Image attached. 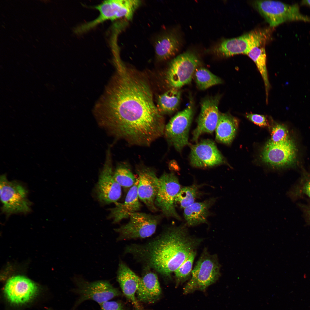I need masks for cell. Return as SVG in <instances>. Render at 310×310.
Wrapping results in <instances>:
<instances>
[{
  "instance_id": "6da1fadb",
  "label": "cell",
  "mask_w": 310,
  "mask_h": 310,
  "mask_svg": "<svg viewBox=\"0 0 310 310\" xmlns=\"http://www.w3.org/2000/svg\"><path fill=\"white\" fill-rule=\"evenodd\" d=\"M117 69L94 106L95 117L115 138L130 145L149 146L164 135L162 115L154 104L145 77L122 64Z\"/></svg>"
},
{
  "instance_id": "7a4b0ae2",
  "label": "cell",
  "mask_w": 310,
  "mask_h": 310,
  "mask_svg": "<svg viewBox=\"0 0 310 310\" xmlns=\"http://www.w3.org/2000/svg\"><path fill=\"white\" fill-rule=\"evenodd\" d=\"M187 225L166 228L156 238L147 243L133 244L126 253L167 279L195 251L201 240L188 234Z\"/></svg>"
},
{
  "instance_id": "3957f363",
  "label": "cell",
  "mask_w": 310,
  "mask_h": 310,
  "mask_svg": "<svg viewBox=\"0 0 310 310\" xmlns=\"http://www.w3.org/2000/svg\"><path fill=\"white\" fill-rule=\"evenodd\" d=\"M220 265L216 255L205 249L192 270L190 280L183 288L184 294L204 291L215 282L220 275Z\"/></svg>"
},
{
  "instance_id": "277c9868",
  "label": "cell",
  "mask_w": 310,
  "mask_h": 310,
  "mask_svg": "<svg viewBox=\"0 0 310 310\" xmlns=\"http://www.w3.org/2000/svg\"><path fill=\"white\" fill-rule=\"evenodd\" d=\"M254 3L271 27H276L288 21L310 22V18L302 14L296 4L289 5L271 0L256 1Z\"/></svg>"
},
{
  "instance_id": "5b68a950",
  "label": "cell",
  "mask_w": 310,
  "mask_h": 310,
  "mask_svg": "<svg viewBox=\"0 0 310 310\" xmlns=\"http://www.w3.org/2000/svg\"><path fill=\"white\" fill-rule=\"evenodd\" d=\"M199 61L193 53L187 52L173 59L166 71L164 79L170 88L179 89L190 82Z\"/></svg>"
},
{
  "instance_id": "8992f818",
  "label": "cell",
  "mask_w": 310,
  "mask_h": 310,
  "mask_svg": "<svg viewBox=\"0 0 310 310\" xmlns=\"http://www.w3.org/2000/svg\"><path fill=\"white\" fill-rule=\"evenodd\" d=\"M0 199L2 211L10 215L27 213L30 211L31 203L27 198V191L18 182L9 181L5 175L0 178Z\"/></svg>"
},
{
  "instance_id": "52a82bcc",
  "label": "cell",
  "mask_w": 310,
  "mask_h": 310,
  "mask_svg": "<svg viewBox=\"0 0 310 310\" xmlns=\"http://www.w3.org/2000/svg\"><path fill=\"white\" fill-rule=\"evenodd\" d=\"M162 216L139 212L132 214L127 224L115 229L119 235L117 240L143 239L152 236Z\"/></svg>"
},
{
  "instance_id": "ba28073f",
  "label": "cell",
  "mask_w": 310,
  "mask_h": 310,
  "mask_svg": "<svg viewBox=\"0 0 310 310\" xmlns=\"http://www.w3.org/2000/svg\"><path fill=\"white\" fill-rule=\"evenodd\" d=\"M181 188L178 179L173 173L164 172L159 178L155 205L160 210L162 216L181 220L175 204V197Z\"/></svg>"
},
{
  "instance_id": "9c48e42d",
  "label": "cell",
  "mask_w": 310,
  "mask_h": 310,
  "mask_svg": "<svg viewBox=\"0 0 310 310\" xmlns=\"http://www.w3.org/2000/svg\"><path fill=\"white\" fill-rule=\"evenodd\" d=\"M140 3V1L137 0L104 1L94 7L99 11V16L94 20L85 23L84 28L88 31L105 21L123 17L131 20Z\"/></svg>"
},
{
  "instance_id": "30bf717a",
  "label": "cell",
  "mask_w": 310,
  "mask_h": 310,
  "mask_svg": "<svg viewBox=\"0 0 310 310\" xmlns=\"http://www.w3.org/2000/svg\"><path fill=\"white\" fill-rule=\"evenodd\" d=\"M193 113L190 104L177 113L165 126L164 135L168 143L178 151L189 144V133Z\"/></svg>"
},
{
  "instance_id": "8fae6325",
  "label": "cell",
  "mask_w": 310,
  "mask_h": 310,
  "mask_svg": "<svg viewBox=\"0 0 310 310\" xmlns=\"http://www.w3.org/2000/svg\"><path fill=\"white\" fill-rule=\"evenodd\" d=\"M268 34L264 30H253L236 38L223 40L213 51L225 57L239 54L247 55L254 47L264 44Z\"/></svg>"
},
{
  "instance_id": "7c38bea8",
  "label": "cell",
  "mask_w": 310,
  "mask_h": 310,
  "mask_svg": "<svg viewBox=\"0 0 310 310\" xmlns=\"http://www.w3.org/2000/svg\"><path fill=\"white\" fill-rule=\"evenodd\" d=\"M74 279L77 287L76 291L79 295L75 307L88 300H93L100 305L121 294L119 290L107 280L90 282L77 276Z\"/></svg>"
},
{
  "instance_id": "4fadbf2b",
  "label": "cell",
  "mask_w": 310,
  "mask_h": 310,
  "mask_svg": "<svg viewBox=\"0 0 310 310\" xmlns=\"http://www.w3.org/2000/svg\"><path fill=\"white\" fill-rule=\"evenodd\" d=\"M111 158V152L108 149L95 188L99 201L106 204L117 202L121 195V186L114 177Z\"/></svg>"
},
{
  "instance_id": "5bb4252c",
  "label": "cell",
  "mask_w": 310,
  "mask_h": 310,
  "mask_svg": "<svg viewBox=\"0 0 310 310\" xmlns=\"http://www.w3.org/2000/svg\"><path fill=\"white\" fill-rule=\"evenodd\" d=\"M296 155L295 145L289 138L279 143H274L269 140L263 148L261 156L266 164L273 167L281 168L293 163Z\"/></svg>"
},
{
  "instance_id": "9a60e30c",
  "label": "cell",
  "mask_w": 310,
  "mask_h": 310,
  "mask_svg": "<svg viewBox=\"0 0 310 310\" xmlns=\"http://www.w3.org/2000/svg\"><path fill=\"white\" fill-rule=\"evenodd\" d=\"M190 162L197 168L210 167L225 163L223 156L212 140H202L191 146Z\"/></svg>"
},
{
  "instance_id": "2e32d148",
  "label": "cell",
  "mask_w": 310,
  "mask_h": 310,
  "mask_svg": "<svg viewBox=\"0 0 310 310\" xmlns=\"http://www.w3.org/2000/svg\"><path fill=\"white\" fill-rule=\"evenodd\" d=\"M220 97H208L204 99L197 120V125L193 132L192 140L196 141L199 136L205 133H212L215 130L220 115L218 106Z\"/></svg>"
},
{
  "instance_id": "e0dca14e",
  "label": "cell",
  "mask_w": 310,
  "mask_h": 310,
  "mask_svg": "<svg viewBox=\"0 0 310 310\" xmlns=\"http://www.w3.org/2000/svg\"><path fill=\"white\" fill-rule=\"evenodd\" d=\"M38 290L36 284L23 276H16L9 278L5 286L4 292L7 298L11 303L23 304L31 300Z\"/></svg>"
},
{
  "instance_id": "ac0fdd59",
  "label": "cell",
  "mask_w": 310,
  "mask_h": 310,
  "mask_svg": "<svg viewBox=\"0 0 310 310\" xmlns=\"http://www.w3.org/2000/svg\"><path fill=\"white\" fill-rule=\"evenodd\" d=\"M136 172L139 181L137 192L139 198L150 210L156 212L158 209L155 205V200L159 178L153 169L144 166L138 167Z\"/></svg>"
},
{
  "instance_id": "d6986e66",
  "label": "cell",
  "mask_w": 310,
  "mask_h": 310,
  "mask_svg": "<svg viewBox=\"0 0 310 310\" xmlns=\"http://www.w3.org/2000/svg\"><path fill=\"white\" fill-rule=\"evenodd\" d=\"M139 181L138 178L131 187L123 203L116 202L115 207L110 209L108 218L113 223H117L122 220L129 218L131 215L139 211L142 206L139 201L137 192Z\"/></svg>"
},
{
  "instance_id": "ffe728a7",
  "label": "cell",
  "mask_w": 310,
  "mask_h": 310,
  "mask_svg": "<svg viewBox=\"0 0 310 310\" xmlns=\"http://www.w3.org/2000/svg\"><path fill=\"white\" fill-rule=\"evenodd\" d=\"M140 278L125 263L120 262L117 272V280L123 294L132 303L135 310H140L135 296Z\"/></svg>"
},
{
  "instance_id": "44dd1931",
  "label": "cell",
  "mask_w": 310,
  "mask_h": 310,
  "mask_svg": "<svg viewBox=\"0 0 310 310\" xmlns=\"http://www.w3.org/2000/svg\"><path fill=\"white\" fill-rule=\"evenodd\" d=\"M136 294L138 300L142 302L153 303L158 300L162 290L157 275L150 272L140 278Z\"/></svg>"
},
{
  "instance_id": "7402d4cb",
  "label": "cell",
  "mask_w": 310,
  "mask_h": 310,
  "mask_svg": "<svg viewBox=\"0 0 310 310\" xmlns=\"http://www.w3.org/2000/svg\"><path fill=\"white\" fill-rule=\"evenodd\" d=\"M216 200L212 198L202 202H194L185 208L184 216L187 225L193 226L207 223L209 209Z\"/></svg>"
},
{
  "instance_id": "603a6c76",
  "label": "cell",
  "mask_w": 310,
  "mask_h": 310,
  "mask_svg": "<svg viewBox=\"0 0 310 310\" xmlns=\"http://www.w3.org/2000/svg\"><path fill=\"white\" fill-rule=\"evenodd\" d=\"M239 123L238 119L229 114L220 113L215 129L216 140L225 144H230L236 135Z\"/></svg>"
},
{
  "instance_id": "cb8c5ba5",
  "label": "cell",
  "mask_w": 310,
  "mask_h": 310,
  "mask_svg": "<svg viewBox=\"0 0 310 310\" xmlns=\"http://www.w3.org/2000/svg\"><path fill=\"white\" fill-rule=\"evenodd\" d=\"M180 42L175 33L169 32L160 37L155 44V51L157 59L166 60L174 56L178 51Z\"/></svg>"
},
{
  "instance_id": "d4e9b609",
  "label": "cell",
  "mask_w": 310,
  "mask_h": 310,
  "mask_svg": "<svg viewBox=\"0 0 310 310\" xmlns=\"http://www.w3.org/2000/svg\"><path fill=\"white\" fill-rule=\"evenodd\" d=\"M181 92L172 88L158 97L157 107L162 115L171 113L178 108L180 101Z\"/></svg>"
},
{
  "instance_id": "484cf974",
  "label": "cell",
  "mask_w": 310,
  "mask_h": 310,
  "mask_svg": "<svg viewBox=\"0 0 310 310\" xmlns=\"http://www.w3.org/2000/svg\"><path fill=\"white\" fill-rule=\"evenodd\" d=\"M247 55L255 63L262 77L265 87L267 102L270 85L266 66V55L265 49L263 45L255 47Z\"/></svg>"
},
{
  "instance_id": "4316f807",
  "label": "cell",
  "mask_w": 310,
  "mask_h": 310,
  "mask_svg": "<svg viewBox=\"0 0 310 310\" xmlns=\"http://www.w3.org/2000/svg\"><path fill=\"white\" fill-rule=\"evenodd\" d=\"M193 77L197 87L201 90H205L222 82L220 78L204 67L197 68Z\"/></svg>"
},
{
  "instance_id": "83f0119b",
  "label": "cell",
  "mask_w": 310,
  "mask_h": 310,
  "mask_svg": "<svg viewBox=\"0 0 310 310\" xmlns=\"http://www.w3.org/2000/svg\"><path fill=\"white\" fill-rule=\"evenodd\" d=\"M198 186L195 185L181 188L175 199V205L181 208H185L195 202L197 197Z\"/></svg>"
},
{
  "instance_id": "f1b7e54d",
  "label": "cell",
  "mask_w": 310,
  "mask_h": 310,
  "mask_svg": "<svg viewBox=\"0 0 310 310\" xmlns=\"http://www.w3.org/2000/svg\"><path fill=\"white\" fill-rule=\"evenodd\" d=\"M114 176L116 181L121 186L125 188L132 187L135 183V178L126 163L119 164L114 171Z\"/></svg>"
},
{
  "instance_id": "f546056e",
  "label": "cell",
  "mask_w": 310,
  "mask_h": 310,
  "mask_svg": "<svg viewBox=\"0 0 310 310\" xmlns=\"http://www.w3.org/2000/svg\"><path fill=\"white\" fill-rule=\"evenodd\" d=\"M292 198L306 197L310 201V175L303 176L288 193Z\"/></svg>"
},
{
  "instance_id": "4dcf8cb0",
  "label": "cell",
  "mask_w": 310,
  "mask_h": 310,
  "mask_svg": "<svg viewBox=\"0 0 310 310\" xmlns=\"http://www.w3.org/2000/svg\"><path fill=\"white\" fill-rule=\"evenodd\" d=\"M196 255L195 251H193L174 272L177 285L183 283L191 277L193 263Z\"/></svg>"
},
{
  "instance_id": "1f68e13d",
  "label": "cell",
  "mask_w": 310,
  "mask_h": 310,
  "mask_svg": "<svg viewBox=\"0 0 310 310\" xmlns=\"http://www.w3.org/2000/svg\"><path fill=\"white\" fill-rule=\"evenodd\" d=\"M270 140L274 143L284 142L289 139L288 130L282 124H276L273 127Z\"/></svg>"
},
{
  "instance_id": "d6a6232c",
  "label": "cell",
  "mask_w": 310,
  "mask_h": 310,
  "mask_svg": "<svg viewBox=\"0 0 310 310\" xmlns=\"http://www.w3.org/2000/svg\"><path fill=\"white\" fill-rule=\"evenodd\" d=\"M245 117L250 121L260 127H264L270 126L268 121L264 115L249 113H246Z\"/></svg>"
},
{
  "instance_id": "836d02e7",
  "label": "cell",
  "mask_w": 310,
  "mask_h": 310,
  "mask_svg": "<svg viewBox=\"0 0 310 310\" xmlns=\"http://www.w3.org/2000/svg\"><path fill=\"white\" fill-rule=\"evenodd\" d=\"M100 310H126L123 304L119 301H107L100 305Z\"/></svg>"
},
{
  "instance_id": "e575fe53",
  "label": "cell",
  "mask_w": 310,
  "mask_h": 310,
  "mask_svg": "<svg viewBox=\"0 0 310 310\" xmlns=\"http://www.w3.org/2000/svg\"><path fill=\"white\" fill-rule=\"evenodd\" d=\"M301 207L305 220L307 223L310 225V203L308 205H303Z\"/></svg>"
},
{
  "instance_id": "d590c367",
  "label": "cell",
  "mask_w": 310,
  "mask_h": 310,
  "mask_svg": "<svg viewBox=\"0 0 310 310\" xmlns=\"http://www.w3.org/2000/svg\"><path fill=\"white\" fill-rule=\"evenodd\" d=\"M302 3L303 5H305L310 7V0L302 1Z\"/></svg>"
}]
</instances>
